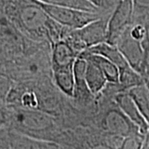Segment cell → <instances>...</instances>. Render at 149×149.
Listing matches in <instances>:
<instances>
[{"label":"cell","instance_id":"8","mask_svg":"<svg viewBox=\"0 0 149 149\" xmlns=\"http://www.w3.org/2000/svg\"><path fill=\"white\" fill-rule=\"evenodd\" d=\"M135 71L142 75L144 61V49L143 42L134 38L127 27L118 38L114 45Z\"/></svg>","mask_w":149,"mask_h":149},{"label":"cell","instance_id":"15","mask_svg":"<svg viewBox=\"0 0 149 149\" xmlns=\"http://www.w3.org/2000/svg\"><path fill=\"white\" fill-rule=\"evenodd\" d=\"M149 16V0H133V22H143Z\"/></svg>","mask_w":149,"mask_h":149},{"label":"cell","instance_id":"17","mask_svg":"<svg viewBox=\"0 0 149 149\" xmlns=\"http://www.w3.org/2000/svg\"><path fill=\"white\" fill-rule=\"evenodd\" d=\"M14 81L6 74L4 70H0V102L6 105V100Z\"/></svg>","mask_w":149,"mask_h":149},{"label":"cell","instance_id":"1","mask_svg":"<svg viewBox=\"0 0 149 149\" xmlns=\"http://www.w3.org/2000/svg\"><path fill=\"white\" fill-rule=\"evenodd\" d=\"M0 9L23 37L36 42L52 47L71 31L53 21L36 0H0Z\"/></svg>","mask_w":149,"mask_h":149},{"label":"cell","instance_id":"16","mask_svg":"<svg viewBox=\"0 0 149 149\" xmlns=\"http://www.w3.org/2000/svg\"><path fill=\"white\" fill-rule=\"evenodd\" d=\"M145 135L136 133L123 139L122 143L117 149H142Z\"/></svg>","mask_w":149,"mask_h":149},{"label":"cell","instance_id":"3","mask_svg":"<svg viewBox=\"0 0 149 149\" xmlns=\"http://www.w3.org/2000/svg\"><path fill=\"white\" fill-rule=\"evenodd\" d=\"M124 138L108 136L89 126L65 129L57 144L67 149H117Z\"/></svg>","mask_w":149,"mask_h":149},{"label":"cell","instance_id":"22","mask_svg":"<svg viewBox=\"0 0 149 149\" xmlns=\"http://www.w3.org/2000/svg\"><path fill=\"white\" fill-rule=\"evenodd\" d=\"M59 149H67V148H63V147H61H61H60V148Z\"/></svg>","mask_w":149,"mask_h":149},{"label":"cell","instance_id":"10","mask_svg":"<svg viewBox=\"0 0 149 149\" xmlns=\"http://www.w3.org/2000/svg\"><path fill=\"white\" fill-rule=\"evenodd\" d=\"M113 99L118 106L124 113V114L139 128L141 133L146 135V133L149 130V125L142 116L138 107L135 104L133 99L128 95V92H118L114 95Z\"/></svg>","mask_w":149,"mask_h":149},{"label":"cell","instance_id":"11","mask_svg":"<svg viewBox=\"0 0 149 149\" xmlns=\"http://www.w3.org/2000/svg\"><path fill=\"white\" fill-rule=\"evenodd\" d=\"M79 56L97 65L104 74L109 84L119 85V70L115 64H113L109 59L100 55L92 54L87 52H83Z\"/></svg>","mask_w":149,"mask_h":149},{"label":"cell","instance_id":"13","mask_svg":"<svg viewBox=\"0 0 149 149\" xmlns=\"http://www.w3.org/2000/svg\"><path fill=\"white\" fill-rule=\"evenodd\" d=\"M127 92L133 99L145 121L149 125V88L143 83L131 88Z\"/></svg>","mask_w":149,"mask_h":149},{"label":"cell","instance_id":"2","mask_svg":"<svg viewBox=\"0 0 149 149\" xmlns=\"http://www.w3.org/2000/svg\"><path fill=\"white\" fill-rule=\"evenodd\" d=\"M8 128L34 139L56 143L65 130L64 123L44 112L8 108Z\"/></svg>","mask_w":149,"mask_h":149},{"label":"cell","instance_id":"6","mask_svg":"<svg viewBox=\"0 0 149 149\" xmlns=\"http://www.w3.org/2000/svg\"><path fill=\"white\" fill-rule=\"evenodd\" d=\"M133 0H118L108 25L106 42L114 46L122 32L133 23Z\"/></svg>","mask_w":149,"mask_h":149},{"label":"cell","instance_id":"19","mask_svg":"<svg viewBox=\"0 0 149 149\" xmlns=\"http://www.w3.org/2000/svg\"><path fill=\"white\" fill-rule=\"evenodd\" d=\"M9 121V109L4 104L0 102V128L8 127Z\"/></svg>","mask_w":149,"mask_h":149},{"label":"cell","instance_id":"18","mask_svg":"<svg viewBox=\"0 0 149 149\" xmlns=\"http://www.w3.org/2000/svg\"><path fill=\"white\" fill-rule=\"evenodd\" d=\"M89 2L104 14L111 15L118 0H85Z\"/></svg>","mask_w":149,"mask_h":149},{"label":"cell","instance_id":"14","mask_svg":"<svg viewBox=\"0 0 149 149\" xmlns=\"http://www.w3.org/2000/svg\"><path fill=\"white\" fill-rule=\"evenodd\" d=\"M37 1H40L43 3H47L50 5L65 7V8H74V9H78L85 12H89V13H99L104 14L100 11L98 10L95 7H94L91 3L85 0H37Z\"/></svg>","mask_w":149,"mask_h":149},{"label":"cell","instance_id":"7","mask_svg":"<svg viewBox=\"0 0 149 149\" xmlns=\"http://www.w3.org/2000/svg\"><path fill=\"white\" fill-rule=\"evenodd\" d=\"M60 145L30 138L5 127L0 128V149H59Z\"/></svg>","mask_w":149,"mask_h":149},{"label":"cell","instance_id":"21","mask_svg":"<svg viewBox=\"0 0 149 149\" xmlns=\"http://www.w3.org/2000/svg\"><path fill=\"white\" fill-rule=\"evenodd\" d=\"M144 83L147 85V86L149 88V77L148 78H147V79H144Z\"/></svg>","mask_w":149,"mask_h":149},{"label":"cell","instance_id":"12","mask_svg":"<svg viewBox=\"0 0 149 149\" xmlns=\"http://www.w3.org/2000/svg\"><path fill=\"white\" fill-rule=\"evenodd\" d=\"M85 70V80L86 84L96 100L101 95L103 91L108 85V81L100 69L90 61H87Z\"/></svg>","mask_w":149,"mask_h":149},{"label":"cell","instance_id":"9","mask_svg":"<svg viewBox=\"0 0 149 149\" xmlns=\"http://www.w3.org/2000/svg\"><path fill=\"white\" fill-rule=\"evenodd\" d=\"M79 53L65 40H60L52 46V73L62 70L73 69Z\"/></svg>","mask_w":149,"mask_h":149},{"label":"cell","instance_id":"5","mask_svg":"<svg viewBox=\"0 0 149 149\" xmlns=\"http://www.w3.org/2000/svg\"><path fill=\"white\" fill-rule=\"evenodd\" d=\"M36 1L53 21L71 30L82 28L92 22L101 18L102 17L107 16L99 13H89L70 8L50 5L37 0Z\"/></svg>","mask_w":149,"mask_h":149},{"label":"cell","instance_id":"20","mask_svg":"<svg viewBox=\"0 0 149 149\" xmlns=\"http://www.w3.org/2000/svg\"><path fill=\"white\" fill-rule=\"evenodd\" d=\"M142 149H149V130L145 135V139H144Z\"/></svg>","mask_w":149,"mask_h":149},{"label":"cell","instance_id":"4","mask_svg":"<svg viewBox=\"0 0 149 149\" xmlns=\"http://www.w3.org/2000/svg\"><path fill=\"white\" fill-rule=\"evenodd\" d=\"M110 16L111 15L102 17L101 18L92 22L82 28L71 30L65 39L79 55L89 48L106 42L108 25Z\"/></svg>","mask_w":149,"mask_h":149}]
</instances>
